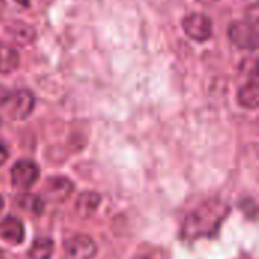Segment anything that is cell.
<instances>
[{"label":"cell","instance_id":"1","mask_svg":"<svg viewBox=\"0 0 259 259\" xmlns=\"http://www.w3.org/2000/svg\"><path fill=\"white\" fill-rule=\"evenodd\" d=\"M229 214L226 202L219 199H209L191 211L182 222L181 237L187 243H193L202 238L214 237L225 219Z\"/></svg>","mask_w":259,"mask_h":259},{"label":"cell","instance_id":"16","mask_svg":"<svg viewBox=\"0 0 259 259\" xmlns=\"http://www.w3.org/2000/svg\"><path fill=\"white\" fill-rule=\"evenodd\" d=\"M8 159V150L5 149V146L0 144V165Z\"/></svg>","mask_w":259,"mask_h":259},{"label":"cell","instance_id":"10","mask_svg":"<svg viewBox=\"0 0 259 259\" xmlns=\"http://www.w3.org/2000/svg\"><path fill=\"white\" fill-rule=\"evenodd\" d=\"M18 61L20 56L15 49L6 44H0V73L8 74L14 71L18 67Z\"/></svg>","mask_w":259,"mask_h":259},{"label":"cell","instance_id":"14","mask_svg":"<svg viewBox=\"0 0 259 259\" xmlns=\"http://www.w3.org/2000/svg\"><path fill=\"white\" fill-rule=\"evenodd\" d=\"M20 200V205L24 208V209H29L35 214H39L42 211V203L38 197L35 196H23L18 199Z\"/></svg>","mask_w":259,"mask_h":259},{"label":"cell","instance_id":"5","mask_svg":"<svg viewBox=\"0 0 259 259\" xmlns=\"http://www.w3.org/2000/svg\"><path fill=\"white\" fill-rule=\"evenodd\" d=\"M39 178V168L35 162L23 159L18 161L11 170V184L14 188L27 190L30 188Z\"/></svg>","mask_w":259,"mask_h":259},{"label":"cell","instance_id":"7","mask_svg":"<svg viewBox=\"0 0 259 259\" xmlns=\"http://www.w3.org/2000/svg\"><path fill=\"white\" fill-rule=\"evenodd\" d=\"M0 238L9 244H21L24 240V226L15 217H6L0 222Z\"/></svg>","mask_w":259,"mask_h":259},{"label":"cell","instance_id":"3","mask_svg":"<svg viewBox=\"0 0 259 259\" xmlns=\"http://www.w3.org/2000/svg\"><path fill=\"white\" fill-rule=\"evenodd\" d=\"M65 259H93L97 255V246L88 235H74L64 243Z\"/></svg>","mask_w":259,"mask_h":259},{"label":"cell","instance_id":"9","mask_svg":"<svg viewBox=\"0 0 259 259\" xmlns=\"http://www.w3.org/2000/svg\"><path fill=\"white\" fill-rule=\"evenodd\" d=\"M100 205V197L96 193H83L79 196L76 202V212L82 219H88L94 214L97 206Z\"/></svg>","mask_w":259,"mask_h":259},{"label":"cell","instance_id":"8","mask_svg":"<svg viewBox=\"0 0 259 259\" xmlns=\"http://www.w3.org/2000/svg\"><path fill=\"white\" fill-rule=\"evenodd\" d=\"M238 102L247 109H256L259 103V91L258 80L253 77V80L247 82L238 93Z\"/></svg>","mask_w":259,"mask_h":259},{"label":"cell","instance_id":"12","mask_svg":"<svg viewBox=\"0 0 259 259\" xmlns=\"http://www.w3.org/2000/svg\"><path fill=\"white\" fill-rule=\"evenodd\" d=\"M71 182L68 179H64V178H58V179H50L49 181V185H47V190L50 191V194H56V193H61L62 197H67L70 193H71Z\"/></svg>","mask_w":259,"mask_h":259},{"label":"cell","instance_id":"11","mask_svg":"<svg viewBox=\"0 0 259 259\" xmlns=\"http://www.w3.org/2000/svg\"><path fill=\"white\" fill-rule=\"evenodd\" d=\"M52 253H53V241L50 238L41 237L35 240L27 256L29 259H50Z\"/></svg>","mask_w":259,"mask_h":259},{"label":"cell","instance_id":"4","mask_svg":"<svg viewBox=\"0 0 259 259\" xmlns=\"http://www.w3.org/2000/svg\"><path fill=\"white\" fill-rule=\"evenodd\" d=\"M229 38L240 49L255 50L258 47V30H256V26L250 24L249 21L232 23L231 27H229Z\"/></svg>","mask_w":259,"mask_h":259},{"label":"cell","instance_id":"6","mask_svg":"<svg viewBox=\"0 0 259 259\" xmlns=\"http://www.w3.org/2000/svg\"><path fill=\"white\" fill-rule=\"evenodd\" d=\"M184 30L194 41H208L212 36V21L203 14H190L184 18Z\"/></svg>","mask_w":259,"mask_h":259},{"label":"cell","instance_id":"13","mask_svg":"<svg viewBox=\"0 0 259 259\" xmlns=\"http://www.w3.org/2000/svg\"><path fill=\"white\" fill-rule=\"evenodd\" d=\"M12 35L15 39H20L23 42H27L29 39H33L35 36V32L32 27L23 24V23H15L14 27H12Z\"/></svg>","mask_w":259,"mask_h":259},{"label":"cell","instance_id":"17","mask_svg":"<svg viewBox=\"0 0 259 259\" xmlns=\"http://www.w3.org/2000/svg\"><path fill=\"white\" fill-rule=\"evenodd\" d=\"M141 259H155V258H153V256H150V255H149V256H144V258H141Z\"/></svg>","mask_w":259,"mask_h":259},{"label":"cell","instance_id":"2","mask_svg":"<svg viewBox=\"0 0 259 259\" xmlns=\"http://www.w3.org/2000/svg\"><path fill=\"white\" fill-rule=\"evenodd\" d=\"M5 105L14 120H24L30 115L35 106V97L27 90H18L14 93H8Z\"/></svg>","mask_w":259,"mask_h":259},{"label":"cell","instance_id":"15","mask_svg":"<svg viewBox=\"0 0 259 259\" xmlns=\"http://www.w3.org/2000/svg\"><path fill=\"white\" fill-rule=\"evenodd\" d=\"M2 2L11 8H27L29 6V0H2Z\"/></svg>","mask_w":259,"mask_h":259},{"label":"cell","instance_id":"18","mask_svg":"<svg viewBox=\"0 0 259 259\" xmlns=\"http://www.w3.org/2000/svg\"><path fill=\"white\" fill-rule=\"evenodd\" d=\"M2 206H3V200H2V197H0V209H2Z\"/></svg>","mask_w":259,"mask_h":259}]
</instances>
